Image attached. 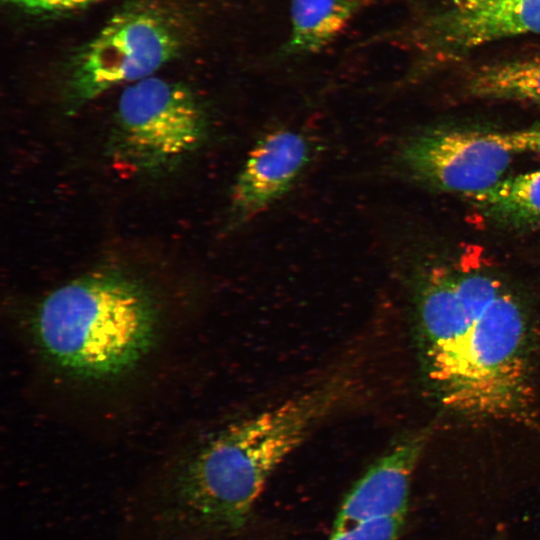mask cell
I'll return each instance as SVG.
<instances>
[{
    "label": "cell",
    "instance_id": "6da1fadb",
    "mask_svg": "<svg viewBox=\"0 0 540 540\" xmlns=\"http://www.w3.org/2000/svg\"><path fill=\"white\" fill-rule=\"evenodd\" d=\"M342 370L301 393L231 423L180 461L148 496L129 504L132 540H226L248 523L276 469L321 424L362 393Z\"/></svg>",
    "mask_w": 540,
    "mask_h": 540
},
{
    "label": "cell",
    "instance_id": "7a4b0ae2",
    "mask_svg": "<svg viewBox=\"0 0 540 540\" xmlns=\"http://www.w3.org/2000/svg\"><path fill=\"white\" fill-rule=\"evenodd\" d=\"M416 339L427 381L448 408L488 419L530 415L529 322L490 272L433 265L414 279Z\"/></svg>",
    "mask_w": 540,
    "mask_h": 540
},
{
    "label": "cell",
    "instance_id": "3957f363",
    "mask_svg": "<svg viewBox=\"0 0 540 540\" xmlns=\"http://www.w3.org/2000/svg\"><path fill=\"white\" fill-rule=\"evenodd\" d=\"M159 327L151 293L135 279L103 271L51 291L33 317L46 357L85 379H109L136 367L152 350Z\"/></svg>",
    "mask_w": 540,
    "mask_h": 540
},
{
    "label": "cell",
    "instance_id": "277c9868",
    "mask_svg": "<svg viewBox=\"0 0 540 540\" xmlns=\"http://www.w3.org/2000/svg\"><path fill=\"white\" fill-rule=\"evenodd\" d=\"M182 46L181 27L167 11L147 3L118 11L72 61L67 79L70 107L154 76Z\"/></svg>",
    "mask_w": 540,
    "mask_h": 540
},
{
    "label": "cell",
    "instance_id": "5b68a950",
    "mask_svg": "<svg viewBox=\"0 0 540 540\" xmlns=\"http://www.w3.org/2000/svg\"><path fill=\"white\" fill-rule=\"evenodd\" d=\"M206 111L185 84L151 76L121 93L110 152L142 172H158L198 149L208 132Z\"/></svg>",
    "mask_w": 540,
    "mask_h": 540
},
{
    "label": "cell",
    "instance_id": "8992f818",
    "mask_svg": "<svg viewBox=\"0 0 540 540\" xmlns=\"http://www.w3.org/2000/svg\"><path fill=\"white\" fill-rule=\"evenodd\" d=\"M540 35V0H445L381 40L412 57L411 77L464 59L499 41Z\"/></svg>",
    "mask_w": 540,
    "mask_h": 540
},
{
    "label": "cell",
    "instance_id": "52a82bcc",
    "mask_svg": "<svg viewBox=\"0 0 540 540\" xmlns=\"http://www.w3.org/2000/svg\"><path fill=\"white\" fill-rule=\"evenodd\" d=\"M516 154L508 132L437 128L405 139L396 161L414 182L469 198L503 180Z\"/></svg>",
    "mask_w": 540,
    "mask_h": 540
},
{
    "label": "cell",
    "instance_id": "ba28073f",
    "mask_svg": "<svg viewBox=\"0 0 540 540\" xmlns=\"http://www.w3.org/2000/svg\"><path fill=\"white\" fill-rule=\"evenodd\" d=\"M313 155L309 138L291 128L263 135L249 151L232 187L227 225L244 226L282 198Z\"/></svg>",
    "mask_w": 540,
    "mask_h": 540
},
{
    "label": "cell",
    "instance_id": "9c48e42d",
    "mask_svg": "<svg viewBox=\"0 0 540 540\" xmlns=\"http://www.w3.org/2000/svg\"><path fill=\"white\" fill-rule=\"evenodd\" d=\"M429 436V429L423 428L393 442L348 491L330 534L375 519L406 517L412 477Z\"/></svg>",
    "mask_w": 540,
    "mask_h": 540
},
{
    "label": "cell",
    "instance_id": "30bf717a",
    "mask_svg": "<svg viewBox=\"0 0 540 540\" xmlns=\"http://www.w3.org/2000/svg\"><path fill=\"white\" fill-rule=\"evenodd\" d=\"M359 8L350 0H291V28L279 57L317 53L348 26Z\"/></svg>",
    "mask_w": 540,
    "mask_h": 540
},
{
    "label": "cell",
    "instance_id": "8fae6325",
    "mask_svg": "<svg viewBox=\"0 0 540 540\" xmlns=\"http://www.w3.org/2000/svg\"><path fill=\"white\" fill-rule=\"evenodd\" d=\"M460 88L471 99L540 104V56L473 67Z\"/></svg>",
    "mask_w": 540,
    "mask_h": 540
},
{
    "label": "cell",
    "instance_id": "7c38bea8",
    "mask_svg": "<svg viewBox=\"0 0 540 540\" xmlns=\"http://www.w3.org/2000/svg\"><path fill=\"white\" fill-rule=\"evenodd\" d=\"M468 199L496 226L521 229L540 224V171L505 178Z\"/></svg>",
    "mask_w": 540,
    "mask_h": 540
},
{
    "label": "cell",
    "instance_id": "4fadbf2b",
    "mask_svg": "<svg viewBox=\"0 0 540 540\" xmlns=\"http://www.w3.org/2000/svg\"><path fill=\"white\" fill-rule=\"evenodd\" d=\"M406 517H389L361 523L341 533L330 534L328 540H398Z\"/></svg>",
    "mask_w": 540,
    "mask_h": 540
},
{
    "label": "cell",
    "instance_id": "5bb4252c",
    "mask_svg": "<svg viewBox=\"0 0 540 540\" xmlns=\"http://www.w3.org/2000/svg\"><path fill=\"white\" fill-rule=\"evenodd\" d=\"M9 6L29 14L51 15L88 8L106 0H4Z\"/></svg>",
    "mask_w": 540,
    "mask_h": 540
},
{
    "label": "cell",
    "instance_id": "9a60e30c",
    "mask_svg": "<svg viewBox=\"0 0 540 540\" xmlns=\"http://www.w3.org/2000/svg\"><path fill=\"white\" fill-rule=\"evenodd\" d=\"M508 134L517 153L533 152L540 156V122L525 129L509 131Z\"/></svg>",
    "mask_w": 540,
    "mask_h": 540
},
{
    "label": "cell",
    "instance_id": "2e32d148",
    "mask_svg": "<svg viewBox=\"0 0 540 540\" xmlns=\"http://www.w3.org/2000/svg\"><path fill=\"white\" fill-rule=\"evenodd\" d=\"M353 2L358 8L369 6L372 4H377L380 2L388 1V0H350Z\"/></svg>",
    "mask_w": 540,
    "mask_h": 540
}]
</instances>
